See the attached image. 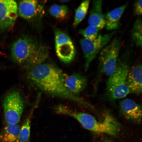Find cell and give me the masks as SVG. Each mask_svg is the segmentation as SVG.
<instances>
[{"label":"cell","instance_id":"obj_1","mask_svg":"<svg viewBox=\"0 0 142 142\" xmlns=\"http://www.w3.org/2000/svg\"><path fill=\"white\" fill-rule=\"evenodd\" d=\"M27 79L33 87L49 95L73 101L85 107L87 103L67 88L63 74L55 64L43 63L27 71Z\"/></svg>","mask_w":142,"mask_h":142},{"label":"cell","instance_id":"obj_2","mask_svg":"<svg viewBox=\"0 0 142 142\" xmlns=\"http://www.w3.org/2000/svg\"><path fill=\"white\" fill-rule=\"evenodd\" d=\"M13 62L27 71L44 62L49 51L47 46L28 36H23L12 44L11 49Z\"/></svg>","mask_w":142,"mask_h":142},{"label":"cell","instance_id":"obj_3","mask_svg":"<svg viewBox=\"0 0 142 142\" xmlns=\"http://www.w3.org/2000/svg\"><path fill=\"white\" fill-rule=\"evenodd\" d=\"M130 53L127 50L118 58L115 70L108 79L105 91L106 98L113 102L123 98L130 93L126 81L129 67Z\"/></svg>","mask_w":142,"mask_h":142},{"label":"cell","instance_id":"obj_4","mask_svg":"<svg viewBox=\"0 0 142 142\" xmlns=\"http://www.w3.org/2000/svg\"><path fill=\"white\" fill-rule=\"evenodd\" d=\"M61 113L74 118L84 128L96 133L115 136L120 129L118 122L108 114L104 116L102 120L99 121L89 114L74 111L66 106L62 109Z\"/></svg>","mask_w":142,"mask_h":142},{"label":"cell","instance_id":"obj_5","mask_svg":"<svg viewBox=\"0 0 142 142\" xmlns=\"http://www.w3.org/2000/svg\"><path fill=\"white\" fill-rule=\"evenodd\" d=\"M122 46L120 38H114L99 53L98 69L94 81L95 91L102 76H109L114 72Z\"/></svg>","mask_w":142,"mask_h":142},{"label":"cell","instance_id":"obj_6","mask_svg":"<svg viewBox=\"0 0 142 142\" xmlns=\"http://www.w3.org/2000/svg\"><path fill=\"white\" fill-rule=\"evenodd\" d=\"M2 106L7 124H17L20 120L24 106L20 92L14 89L8 92L3 99Z\"/></svg>","mask_w":142,"mask_h":142},{"label":"cell","instance_id":"obj_7","mask_svg":"<svg viewBox=\"0 0 142 142\" xmlns=\"http://www.w3.org/2000/svg\"><path fill=\"white\" fill-rule=\"evenodd\" d=\"M116 32V31H113L104 34H99L97 37L93 40L84 38L80 40L85 59L84 68L85 72L87 71L91 62L102 49L108 44Z\"/></svg>","mask_w":142,"mask_h":142},{"label":"cell","instance_id":"obj_8","mask_svg":"<svg viewBox=\"0 0 142 142\" xmlns=\"http://www.w3.org/2000/svg\"><path fill=\"white\" fill-rule=\"evenodd\" d=\"M55 37L56 52L58 58L64 63L70 62L75 54L71 39L67 34L58 30L55 31Z\"/></svg>","mask_w":142,"mask_h":142},{"label":"cell","instance_id":"obj_9","mask_svg":"<svg viewBox=\"0 0 142 142\" xmlns=\"http://www.w3.org/2000/svg\"><path fill=\"white\" fill-rule=\"evenodd\" d=\"M18 4L13 0H0V31L11 28L18 16Z\"/></svg>","mask_w":142,"mask_h":142},{"label":"cell","instance_id":"obj_10","mask_svg":"<svg viewBox=\"0 0 142 142\" xmlns=\"http://www.w3.org/2000/svg\"><path fill=\"white\" fill-rule=\"evenodd\" d=\"M18 13L20 17L28 21L41 18L44 13L43 4L37 0L21 1L18 5Z\"/></svg>","mask_w":142,"mask_h":142},{"label":"cell","instance_id":"obj_11","mask_svg":"<svg viewBox=\"0 0 142 142\" xmlns=\"http://www.w3.org/2000/svg\"><path fill=\"white\" fill-rule=\"evenodd\" d=\"M119 108L121 114L127 119L137 123L141 122L142 107L140 104L127 98L120 102Z\"/></svg>","mask_w":142,"mask_h":142},{"label":"cell","instance_id":"obj_12","mask_svg":"<svg viewBox=\"0 0 142 142\" xmlns=\"http://www.w3.org/2000/svg\"><path fill=\"white\" fill-rule=\"evenodd\" d=\"M142 74L141 64H138L130 69L126 83L130 93L138 95L141 93Z\"/></svg>","mask_w":142,"mask_h":142},{"label":"cell","instance_id":"obj_13","mask_svg":"<svg viewBox=\"0 0 142 142\" xmlns=\"http://www.w3.org/2000/svg\"><path fill=\"white\" fill-rule=\"evenodd\" d=\"M102 0H94L88 18V22L89 26H94L102 29L105 27L104 14L102 9Z\"/></svg>","mask_w":142,"mask_h":142},{"label":"cell","instance_id":"obj_14","mask_svg":"<svg viewBox=\"0 0 142 142\" xmlns=\"http://www.w3.org/2000/svg\"><path fill=\"white\" fill-rule=\"evenodd\" d=\"M65 86L72 94L77 96L85 89L87 80L80 74L75 73L68 76L64 80Z\"/></svg>","mask_w":142,"mask_h":142},{"label":"cell","instance_id":"obj_15","mask_svg":"<svg viewBox=\"0 0 142 142\" xmlns=\"http://www.w3.org/2000/svg\"><path fill=\"white\" fill-rule=\"evenodd\" d=\"M128 3L114 8L104 15L106 29L109 31L115 30L120 26L121 17L126 9Z\"/></svg>","mask_w":142,"mask_h":142},{"label":"cell","instance_id":"obj_16","mask_svg":"<svg viewBox=\"0 0 142 142\" xmlns=\"http://www.w3.org/2000/svg\"><path fill=\"white\" fill-rule=\"evenodd\" d=\"M21 127L17 124H7L0 133V142H18Z\"/></svg>","mask_w":142,"mask_h":142},{"label":"cell","instance_id":"obj_17","mask_svg":"<svg viewBox=\"0 0 142 142\" xmlns=\"http://www.w3.org/2000/svg\"><path fill=\"white\" fill-rule=\"evenodd\" d=\"M142 23L141 16L134 22L131 32L132 40L136 45L141 47L142 44Z\"/></svg>","mask_w":142,"mask_h":142},{"label":"cell","instance_id":"obj_18","mask_svg":"<svg viewBox=\"0 0 142 142\" xmlns=\"http://www.w3.org/2000/svg\"><path fill=\"white\" fill-rule=\"evenodd\" d=\"M90 1L89 0L83 1L77 9L73 24L74 27L77 26L85 17L88 8Z\"/></svg>","mask_w":142,"mask_h":142},{"label":"cell","instance_id":"obj_19","mask_svg":"<svg viewBox=\"0 0 142 142\" xmlns=\"http://www.w3.org/2000/svg\"><path fill=\"white\" fill-rule=\"evenodd\" d=\"M49 11L50 14L55 18L63 19L67 14L68 9L67 7L65 5L54 4L50 7Z\"/></svg>","mask_w":142,"mask_h":142},{"label":"cell","instance_id":"obj_20","mask_svg":"<svg viewBox=\"0 0 142 142\" xmlns=\"http://www.w3.org/2000/svg\"><path fill=\"white\" fill-rule=\"evenodd\" d=\"M31 116V115L28 117L21 127L19 136L20 142H30Z\"/></svg>","mask_w":142,"mask_h":142},{"label":"cell","instance_id":"obj_21","mask_svg":"<svg viewBox=\"0 0 142 142\" xmlns=\"http://www.w3.org/2000/svg\"><path fill=\"white\" fill-rule=\"evenodd\" d=\"M100 28L94 26H89L85 29H80L79 32L84 38L90 40H93L97 37Z\"/></svg>","mask_w":142,"mask_h":142},{"label":"cell","instance_id":"obj_22","mask_svg":"<svg viewBox=\"0 0 142 142\" xmlns=\"http://www.w3.org/2000/svg\"><path fill=\"white\" fill-rule=\"evenodd\" d=\"M142 0L135 1L133 4V12L134 14L138 16H140L142 14Z\"/></svg>","mask_w":142,"mask_h":142},{"label":"cell","instance_id":"obj_23","mask_svg":"<svg viewBox=\"0 0 142 142\" xmlns=\"http://www.w3.org/2000/svg\"><path fill=\"white\" fill-rule=\"evenodd\" d=\"M69 1V0H61L60 1L61 2H62V3L67 2H68Z\"/></svg>","mask_w":142,"mask_h":142},{"label":"cell","instance_id":"obj_24","mask_svg":"<svg viewBox=\"0 0 142 142\" xmlns=\"http://www.w3.org/2000/svg\"><path fill=\"white\" fill-rule=\"evenodd\" d=\"M105 142H113L110 141H106Z\"/></svg>","mask_w":142,"mask_h":142},{"label":"cell","instance_id":"obj_25","mask_svg":"<svg viewBox=\"0 0 142 142\" xmlns=\"http://www.w3.org/2000/svg\"><path fill=\"white\" fill-rule=\"evenodd\" d=\"M1 66L0 65V69H1Z\"/></svg>","mask_w":142,"mask_h":142}]
</instances>
